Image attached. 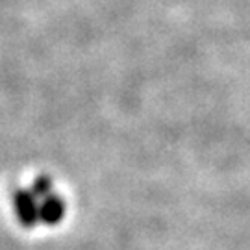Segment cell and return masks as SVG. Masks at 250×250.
<instances>
[]
</instances>
